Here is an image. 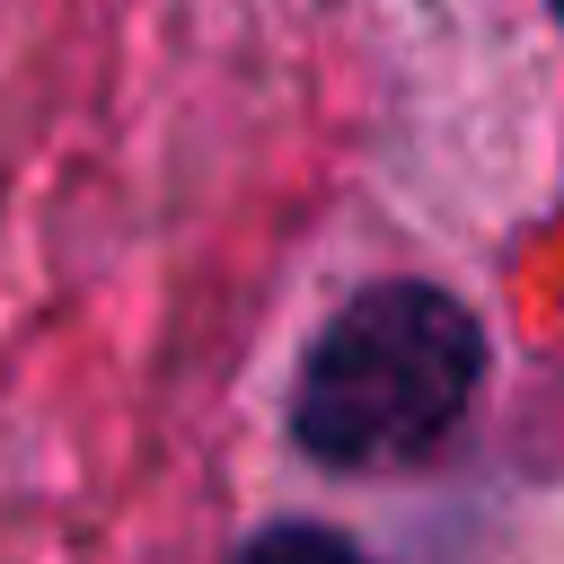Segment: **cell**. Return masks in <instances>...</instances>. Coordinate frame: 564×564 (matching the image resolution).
<instances>
[{"label":"cell","mask_w":564,"mask_h":564,"mask_svg":"<svg viewBox=\"0 0 564 564\" xmlns=\"http://www.w3.org/2000/svg\"><path fill=\"white\" fill-rule=\"evenodd\" d=\"M485 379V326L432 282L352 291L300 361L291 441L326 467H405L423 458Z\"/></svg>","instance_id":"1"},{"label":"cell","mask_w":564,"mask_h":564,"mask_svg":"<svg viewBox=\"0 0 564 564\" xmlns=\"http://www.w3.org/2000/svg\"><path fill=\"white\" fill-rule=\"evenodd\" d=\"M238 564H370L361 546H344L335 529H317V520H282V529H264V538H247V555Z\"/></svg>","instance_id":"2"},{"label":"cell","mask_w":564,"mask_h":564,"mask_svg":"<svg viewBox=\"0 0 564 564\" xmlns=\"http://www.w3.org/2000/svg\"><path fill=\"white\" fill-rule=\"evenodd\" d=\"M555 18H564V0H555Z\"/></svg>","instance_id":"3"}]
</instances>
